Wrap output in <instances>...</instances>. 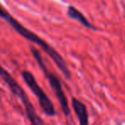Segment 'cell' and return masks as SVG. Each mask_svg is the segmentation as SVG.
Listing matches in <instances>:
<instances>
[{
	"mask_svg": "<svg viewBox=\"0 0 125 125\" xmlns=\"http://www.w3.org/2000/svg\"><path fill=\"white\" fill-rule=\"evenodd\" d=\"M21 76H22L24 82L28 85V87L31 89L33 94L38 98L39 104L40 108L42 109L43 112L49 116H53L57 114V111L54 107V104L52 103V99L48 97L46 94L44 92V90L40 87V85L37 82L35 77L31 72L28 70H24L21 72Z\"/></svg>",
	"mask_w": 125,
	"mask_h": 125,
	"instance_id": "cell-4",
	"label": "cell"
},
{
	"mask_svg": "<svg viewBox=\"0 0 125 125\" xmlns=\"http://www.w3.org/2000/svg\"><path fill=\"white\" fill-rule=\"evenodd\" d=\"M71 105L79 120V123L81 125H87L89 123L88 121V112H87V106L84 103L79 100L76 98H72Z\"/></svg>",
	"mask_w": 125,
	"mask_h": 125,
	"instance_id": "cell-5",
	"label": "cell"
},
{
	"mask_svg": "<svg viewBox=\"0 0 125 125\" xmlns=\"http://www.w3.org/2000/svg\"><path fill=\"white\" fill-rule=\"evenodd\" d=\"M31 49V52L33 54V57L36 60L37 63H38L39 67L41 69V70L43 71L44 75H45V78L47 79V81L49 82L51 87L53 90V92L55 93L56 96H57V99L59 101V104L62 108V111L63 112V114L66 116H69L70 115V108L69 105V101L67 99V97L64 94V91L62 90V83L61 81L55 74H53L52 72H51L48 70V68L45 65V62H44L43 57H42L41 53L40 52V51L37 50L36 48H34L33 46L30 47Z\"/></svg>",
	"mask_w": 125,
	"mask_h": 125,
	"instance_id": "cell-2",
	"label": "cell"
},
{
	"mask_svg": "<svg viewBox=\"0 0 125 125\" xmlns=\"http://www.w3.org/2000/svg\"><path fill=\"white\" fill-rule=\"evenodd\" d=\"M67 16H68L70 19H73V20H75V21H79V22L83 27H85V28L94 30V31H97L98 30V28H96L95 26H94V25L88 21V19H87L79 10H77L75 6H73V5L69 6L68 9H67Z\"/></svg>",
	"mask_w": 125,
	"mask_h": 125,
	"instance_id": "cell-6",
	"label": "cell"
},
{
	"mask_svg": "<svg viewBox=\"0 0 125 125\" xmlns=\"http://www.w3.org/2000/svg\"><path fill=\"white\" fill-rule=\"evenodd\" d=\"M0 17H2L19 34H21L23 38L27 39L29 41L33 42V43L38 45L40 47H41L42 50L52 59L57 68L60 70V71L62 73V75L66 77V79L70 80L71 78V73L70 70H69L68 66H67L66 62H65L64 59L62 58L61 54L55 50L52 45H50L46 41L40 38L39 35L34 33L33 32L30 31L27 28H25L23 25H21L17 20H16L8 11L4 10V8L0 5Z\"/></svg>",
	"mask_w": 125,
	"mask_h": 125,
	"instance_id": "cell-1",
	"label": "cell"
},
{
	"mask_svg": "<svg viewBox=\"0 0 125 125\" xmlns=\"http://www.w3.org/2000/svg\"><path fill=\"white\" fill-rule=\"evenodd\" d=\"M0 76L3 80L4 81L10 89L11 90L13 94L18 97L21 99V103L23 104V106L25 108L27 116H28L29 122L32 124L39 125V124H44V121L40 118V116L35 111L34 107L33 106L32 103L30 102L28 95L26 94L23 88L19 85L17 82L12 77V75L0 64Z\"/></svg>",
	"mask_w": 125,
	"mask_h": 125,
	"instance_id": "cell-3",
	"label": "cell"
}]
</instances>
